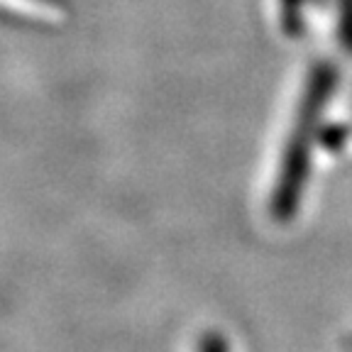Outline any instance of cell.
I'll return each mask as SVG.
<instances>
[{
	"instance_id": "cell-1",
	"label": "cell",
	"mask_w": 352,
	"mask_h": 352,
	"mask_svg": "<svg viewBox=\"0 0 352 352\" xmlns=\"http://www.w3.org/2000/svg\"><path fill=\"white\" fill-rule=\"evenodd\" d=\"M328 86H330V76L328 74H320L314 86V94L308 96V100H306V116H303L301 135H306V132L311 130V122L316 120V113H318V108L323 105V94ZM292 154L294 157H289V169H286V176H284V184H286V188H289V193L296 191L298 182H301V174H303V138H298Z\"/></svg>"
},
{
	"instance_id": "cell-2",
	"label": "cell",
	"mask_w": 352,
	"mask_h": 352,
	"mask_svg": "<svg viewBox=\"0 0 352 352\" xmlns=\"http://www.w3.org/2000/svg\"><path fill=\"white\" fill-rule=\"evenodd\" d=\"M198 352H228V345L220 336L210 333V336H206L204 340H201V350Z\"/></svg>"
}]
</instances>
